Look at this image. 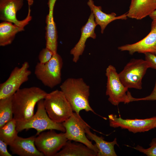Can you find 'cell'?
<instances>
[{"mask_svg": "<svg viewBox=\"0 0 156 156\" xmlns=\"http://www.w3.org/2000/svg\"><path fill=\"white\" fill-rule=\"evenodd\" d=\"M47 93L37 87L20 89L12 96L13 118L16 121L27 120L34 114L35 107Z\"/></svg>", "mask_w": 156, "mask_h": 156, "instance_id": "1", "label": "cell"}, {"mask_svg": "<svg viewBox=\"0 0 156 156\" xmlns=\"http://www.w3.org/2000/svg\"><path fill=\"white\" fill-rule=\"evenodd\" d=\"M60 87L73 111L79 114L80 111L84 110L96 114L89 104L90 86L83 78H68L62 83Z\"/></svg>", "mask_w": 156, "mask_h": 156, "instance_id": "2", "label": "cell"}, {"mask_svg": "<svg viewBox=\"0 0 156 156\" xmlns=\"http://www.w3.org/2000/svg\"><path fill=\"white\" fill-rule=\"evenodd\" d=\"M44 99L38 102L36 112L31 118L25 121H16V129L18 132L31 128L37 131L36 136L47 130L65 132L62 123L56 122L49 117L44 107Z\"/></svg>", "mask_w": 156, "mask_h": 156, "instance_id": "3", "label": "cell"}, {"mask_svg": "<svg viewBox=\"0 0 156 156\" xmlns=\"http://www.w3.org/2000/svg\"><path fill=\"white\" fill-rule=\"evenodd\" d=\"M44 104L49 117L57 123H62L73 112L70 104L61 90H56L47 93L44 99Z\"/></svg>", "mask_w": 156, "mask_h": 156, "instance_id": "4", "label": "cell"}, {"mask_svg": "<svg viewBox=\"0 0 156 156\" xmlns=\"http://www.w3.org/2000/svg\"><path fill=\"white\" fill-rule=\"evenodd\" d=\"M63 64L61 57L57 53L48 62L44 64L38 62L35 67L34 74L44 86L52 88L61 82Z\"/></svg>", "mask_w": 156, "mask_h": 156, "instance_id": "5", "label": "cell"}, {"mask_svg": "<svg viewBox=\"0 0 156 156\" xmlns=\"http://www.w3.org/2000/svg\"><path fill=\"white\" fill-rule=\"evenodd\" d=\"M149 68L151 66L145 60L132 59L118 73L120 79L128 88L141 90L142 78Z\"/></svg>", "mask_w": 156, "mask_h": 156, "instance_id": "6", "label": "cell"}, {"mask_svg": "<svg viewBox=\"0 0 156 156\" xmlns=\"http://www.w3.org/2000/svg\"><path fill=\"white\" fill-rule=\"evenodd\" d=\"M105 75L107 77L106 95L109 96V101L115 106L120 103L125 104L130 102L128 88L120 81L115 68L109 65L106 69Z\"/></svg>", "mask_w": 156, "mask_h": 156, "instance_id": "7", "label": "cell"}, {"mask_svg": "<svg viewBox=\"0 0 156 156\" xmlns=\"http://www.w3.org/2000/svg\"><path fill=\"white\" fill-rule=\"evenodd\" d=\"M68 140L82 143L95 152L98 150L95 144L89 140L86 134V129L90 126L81 118L79 114L73 112L71 116L62 123Z\"/></svg>", "mask_w": 156, "mask_h": 156, "instance_id": "8", "label": "cell"}, {"mask_svg": "<svg viewBox=\"0 0 156 156\" xmlns=\"http://www.w3.org/2000/svg\"><path fill=\"white\" fill-rule=\"evenodd\" d=\"M68 140L65 132L57 133L54 130H50L36 137L35 143L37 149L44 155L54 156Z\"/></svg>", "mask_w": 156, "mask_h": 156, "instance_id": "9", "label": "cell"}, {"mask_svg": "<svg viewBox=\"0 0 156 156\" xmlns=\"http://www.w3.org/2000/svg\"><path fill=\"white\" fill-rule=\"evenodd\" d=\"M29 67V63L26 61L21 67L14 68L7 79L0 84V99L12 96L23 83L28 81L31 74Z\"/></svg>", "mask_w": 156, "mask_h": 156, "instance_id": "10", "label": "cell"}, {"mask_svg": "<svg viewBox=\"0 0 156 156\" xmlns=\"http://www.w3.org/2000/svg\"><path fill=\"white\" fill-rule=\"evenodd\" d=\"M109 126L126 129L133 133L148 131L155 128L156 116L144 119H123L115 115H108Z\"/></svg>", "mask_w": 156, "mask_h": 156, "instance_id": "11", "label": "cell"}, {"mask_svg": "<svg viewBox=\"0 0 156 156\" xmlns=\"http://www.w3.org/2000/svg\"><path fill=\"white\" fill-rule=\"evenodd\" d=\"M23 4V0H0V20L19 26H26L32 19L30 7H29L28 14L24 19L19 21L16 16V13Z\"/></svg>", "mask_w": 156, "mask_h": 156, "instance_id": "12", "label": "cell"}, {"mask_svg": "<svg viewBox=\"0 0 156 156\" xmlns=\"http://www.w3.org/2000/svg\"><path fill=\"white\" fill-rule=\"evenodd\" d=\"M118 49L121 51H127L131 55L138 52L150 53L156 55V20H153L151 31L145 37L136 43L119 47Z\"/></svg>", "mask_w": 156, "mask_h": 156, "instance_id": "13", "label": "cell"}, {"mask_svg": "<svg viewBox=\"0 0 156 156\" xmlns=\"http://www.w3.org/2000/svg\"><path fill=\"white\" fill-rule=\"evenodd\" d=\"M97 25L94 14L91 12L88 21L81 29V35L79 41L70 50V53L73 55V61L74 62L77 63L80 56L82 55L87 39L89 38H96V35L94 30Z\"/></svg>", "mask_w": 156, "mask_h": 156, "instance_id": "14", "label": "cell"}, {"mask_svg": "<svg viewBox=\"0 0 156 156\" xmlns=\"http://www.w3.org/2000/svg\"><path fill=\"white\" fill-rule=\"evenodd\" d=\"M36 135L24 138L18 136L9 145L12 154L20 156H44L35 145Z\"/></svg>", "mask_w": 156, "mask_h": 156, "instance_id": "15", "label": "cell"}, {"mask_svg": "<svg viewBox=\"0 0 156 156\" xmlns=\"http://www.w3.org/2000/svg\"><path fill=\"white\" fill-rule=\"evenodd\" d=\"M57 0H48L49 12L46 17L45 21L46 47L51 50L54 54L57 53V31L53 16L54 8Z\"/></svg>", "mask_w": 156, "mask_h": 156, "instance_id": "16", "label": "cell"}, {"mask_svg": "<svg viewBox=\"0 0 156 156\" xmlns=\"http://www.w3.org/2000/svg\"><path fill=\"white\" fill-rule=\"evenodd\" d=\"M156 9V0H131L128 17L141 20Z\"/></svg>", "mask_w": 156, "mask_h": 156, "instance_id": "17", "label": "cell"}, {"mask_svg": "<svg viewBox=\"0 0 156 156\" xmlns=\"http://www.w3.org/2000/svg\"><path fill=\"white\" fill-rule=\"evenodd\" d=\"M87 4L94 14L95 23L100 26L102 34L107 25L112 21L118 19L125 20L127 18V13L118 16L114 12L110 14L104 13L102 11L101 7L95 5L93 0H88Z\"/></svg>", "mask_w": 156, "mask_h": 156, "instance_id": "18", "label": "cell"}, {"mask_svg": "<svg viewBox=\"0 0 156 156\" xmlns=\"http://www.w3.org/2000/svg\"><path fill=\"white\" fill-rule=\"evenodd\" d=\"M90 128L89 126L86 128V134L89 139L94 141L95 143L94 144L98 150L96 156H117L114 149L115 145L118 146L116 139L115 138L111 142L106 141L102 136L99 137L91 132Z\"/></svg>", "mask_w": 156, "mask_h": 156, "instance_id": "19", "label": "cell"}, {"mask_svg": "<svg viewBox=\"0 0 156 156\" xmlns=\"http://www.w3.org/2000/svg\"><path fill=\"white\" fill-rule=\"evenodd\" d=\"M68 140L62 149L54 156H96L97 153L84 144Z\"/></svg>", "mask_w": 156, "mask_h": 156, "instance_id": "20", "label": "cell"}, {"mask_svg": "<svg viewBox=\"0 0 156 156\" xmlns=\"http://www.w3.org/2000/svg\"><path fill=\"white\" fill-rule=\"evenodd\" d=\"M25 26H19L11 22L3 21L0 23V46H5L12 43L16 34L24 30Z\"/></svg>", "mask_w": 156, "mask_h": 156, "instance_id": "21", "label": "cell"}, {"mask_svg": "<svg viewBox=\"0 0 156 156\" xmlns=\"http://www.w3.org/2000/svg\"><path fill=\"white\" fill-rule=\"evenodd\" d=\"M16 121L13 118L0 128V140L10 145L18 136Z\"/></svg>", "mask_w": 156, "mask_h": 156, "instance_id": "22", "label": "cell"}, {"mask_svg": "<svg viewBox=\"0 0 156 156\" xmlns=\"http://www.w3.org/2000/svg\"><path fill=\"white\" fill-rule=\"evenodd\" d=\"M12 96L0 99V128L13 118Z\"/></svg>", "mask_w": 156, "mask_h": 156, "instance_id": "23", "label": "cell"}, {"mask_svg": "<svg viewBox=\"0 0 156 156\" xmlns=\"http://www.w3.org/2000/svg\"><path fill=\"white\" fill-rule=\"evenodd\" d=\"M149 145L150 147L144 148L139 145L134 147L135 150L142 153L148 156H156V138H153Z\"/></svg>", "mask_w": 156, "mask_h": 156, "instance_id": "24", "label": "cell"}, {"mask_svg": "<svg viewBox=\"0 0 156 156\" xmlns=\"http://www.w3.org/2000/svg\"><path fill=\"white\" fill-rule=\"evenodd\" d=\"M54 54L48 48L45 47L40 52L38 56L40 63L44 64L49 61Z\"/></svg>", "mask_w": 156, "mask_h": 156, "instance_id": "25", "label": "cell"}, {"mask_svg": "<svg viewBox=\"0 0 156 156\" xmlns=\"http://www.w3.org/2000/svg\"><path fill=\"white\" fill-rule=\"evenodd\" d=\"M144 54L145 60L149 63L151 68L156 70V55L150 53H145Z\"/></svg>", "mask_w": 156, "mask_h": 156, "instance_id": "26", "label": "cell"}, {"mask_svg": "<svg viewBox=\"0 0 156 156\" xmlns=\"http://www.w3.org/2000/svg\"><path fill=\"white\" fill-rule=\"evenodd\" d=\"M132 101H155L156 100V81L153 90L151 93L148 96L145 97L140 98H136L133 97Z\"/></svg>", "mask_w": 156, "mask_h": 156, "instance_id": "27", "label": "cell"}, {"mask_svg": "<svg viewBox=\"0 0 156 156\" xmlns=\"http://www.w3.org/2000/svg\"><path fill=\"white\" fill-rule=\"evenodd\" d=\"M8 145L2 140H0V156H12L8 151L7 146Z\"/></svg>", "mask_w": 156, "mask_h": 156, "instance_id": "28", "label": "cell"}, {"mask_svg": "<svg viewBox=\"0 0 156 156\" xmlns=\"http://www.w3.org/2000/svg\"><path fill=\"white\" fill-rule=\"evenodd\" d=\"M149 16L153 20H156V9L152 12Z\"/></svg>", "mask_w": 156, "mask_h": 156, "instance_id": "29", "label": "cell"}, {"mask_svg": "<svg viewBox=\"0 0 156 156\" xmlns=\"http://www.w3.org/2000/svg\"><path fill=\"white\" fill-rule=\"evenodd\" d=\"M26 1H27L29 7H30L33 5L34 1V0H26Z\"/></svg>", "mask_w": 156, "mask_h": 156, "instance_id": "30", "label": "cell"}, {"mask_svg": "<svg viewBox=\"0 0 156 156\" xmlns=\"http://www.w3.org/2000/svg\"><path fill=\"white\" fill-rule=\"evenodd\" d=\"M155 128H156V127H155Z\"/></svg>", "mask_w": 156, "mask_h": 156, "instance_id": "31", "label": "cell"}]
</instances>
